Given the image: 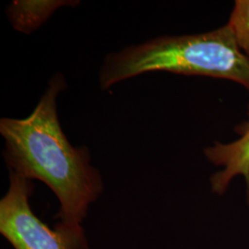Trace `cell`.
I'll use <instances>...</instances> for the list:
<instances>
[{
    "instance_id": "7a4b0ae2",
    "label": "cell",
    "mask_w": 249,
    "mask_h": 249,
    "mask_svg": "<svg viewBox=\"0 0 249 249\" xmlns=\"http://www.w3.org/2000/svg\"><path fill=\"white\" fill-rule=\"evenodd\" d=\"M154 71L231 80L249 90V57L228 25L199 35L158 37L109 53L100 69L99 85L107 90Z\"/></svg>"
},
{
    "instance_id": "6da1fadb",
    "label": "cell",
    "mask_w": 249,
    "mask_h": 249,
    "mask_svg": "<svg viewBox=\"0 0 249 249\" xmlns=\"http://www.w3.org/2000/svg\"><path fill=\"white\" fill-rule=\"evenodd\" d=\"M66 85L65 78L56 74L30 116L1 118L3 157L9 172L39 180L53 191L59 202L55 228L76 239L88 240L82 224L89 207L103 194L104 179L91 164L89 149L73 146L63 131L57 98Z\"/></svg>"
},
{
    "instance_id": "8992f818",
    "label": "cell",
    "mask_w": 249,
    "mask_h": 249,
    "mask_svg": "<svg viewBox=\"0 0 249 249\" xmlns=\"http://www.w3.org/2000/svg\"><path fill=\"white\" fill-rule=\"evenodd\" d=\"M227 25L241 51L249 57V0L235 1Z\"/></svg>"
},
{
    "instance_id": "5b68a950",
    "label": "cell",
    "mask_w": 249,
    "mask_h": 249,
    "mask_svg": "<svg viewBox=\"0 0 249 249\" xmlns=\"http://www.w3.org/2000/svg\"><path fill=\"white\" fill-rule=\"evenodd\" d=\"M79 3L70 0H16L9 4L7 15L16 31L30 35L42 26L55 10L65 6H77Z\"/></svg>"
},
{
    "instance_id": "3957f363",
    "label": "cell",
    "mask_w": 249,
    "mask_h": 249,
    "mask_svg": "<svg viewBox=\"0 0 249 249\" xmlns=\"http://www.w3.org/2000/svg\"><path fill=\"white\" fill-rule=\"evenodd\" d=\"M31 180L9 172V189L0 200V234L14 249H90L88 240L76 239L51 227L33 211Z\"/></svg>"
},
{
    "instance_id": "277c9868",
    "label": "cell",
    "mask_w": 249,
    "mask_h": 249,
    "mask_svg": "<svg viewBox=\"0 0 249 249\" xmlns=\"http://www.w3.org/2000/svg\"><path fill=\"white\" fill-rule=\"evenodd\" d=\"M239 139L229 144L216 143L204 151L207 159L223 169L211 177L212 191L223 195L233 178L242 176L246 179L249 197V121L236 128Z\"/></svg>"
}]
</instances>
